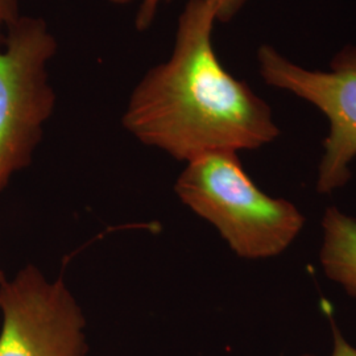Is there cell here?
I'll return each mask as SVG.
<instances>
[{"label": "cell", "instance_id": "obj_11", "mask_svg": "<svg viewBox=\"0 0 356 356\" xmlns=\"http://www.w3.org/2000/svg\"><path fill=\"white\" fill-rule=\"evenodd\" d=\"M4 280H6V276H4V275H3V272L0 270V284H1Z\"/></svg>", "mask_w": 356, "mask_h": 356}, {"label": "cell", "instance_id": "obj_6", "mask_svg": "<svg viewBox=\"0 0 356 356\" xmlns=\"http://www.w3.org/2000/svg\"><path fill=\"white\" fill-rule=\"evenodd\" d=\"M319 263L327 279L356 298V218L337 206L325 210Z\"/></svg>", "mask_w": 356, "mask_h": 356}, {"label": "cell", "instance_id": "obj_7", "mask_svg": "<svg viewBox=\"0 0 356 356\" xmlns=\"http://www.w3.org/2000/svg\"><path fill=\"white\" fill-rule=\"evenodd\" d=\"M114 4H127L134 0H108ZM161 0H139V10H138V15H136V28L139 31H145L148 29L156 17L157 13V8Z\"/></svg>", "mask_w": 356, "mask_h": 356}, {"label": "cell", "instance_id": "obj_3", "mask_svg": "<svg viewBox=\"0 0 356 356\" xmlns=\"http://www.w3.org/2000/svg\"><path fill=\"white\" fill-rule=\"evenodd\" d=\"M57 40L42 17L20 16L0 45V191L32 163L54 106L48 64Z\"/></svg>", "mask_w": 356, "mask_h": 356}, {"label": "cell", "instance_id": "obj_2", "mask_svg": "<svg viewBox=\"0 0 356 356\" xmlns=\"http://www.w3.org/2000/svg\"><path fill=\"white\" fill-rule=\"evenodd\" d=\"M175 191L182 204L216 227L234 254L247 260L285 252L305 227L302 211L261 191L238 153H207L186 163Z\"/></svg>", "mask_w": 356, "mask_h": 356}, {"label": "cell", "instance_id": "obj_10", "mask_svg": "<svg viewBox=\"0 0 356 356\" xmlns=\"http://www.w3.org/2000/svg\"><path fill=\"white\" fill-rule=\"evenodd\" d=\"M331 318V317H330ZM331 334H332V350H331V356H356V347L350 343L337 326L335 321L330 319ZM300 356H316L312 354H302Z\"/></svg>", "mask_w": 356, "mask_h": 356}, {"label": "cell", "instance_id": "obj_9", "mask_svg": "<svg viewBox=\"0 0 356 356\" xmlns=\"http://www.w3.org/2000/svg\"><path fill=\"white\" fill-rule=\"evenodd\" d=\"M22 16L19 0H0V45L8 28Z\"/></svg>", "mask_w": 356, "mask_h": 356}, {"label": "cell", "instance_id": "obj_1", "mask_svg": "<svg viewBox=\"0 0 356 356\" xmlns=\"http://www.w3.org/2000/svg\"><path fill=\"white\" fill-rule=\"evenodd\" d=\"M216 23L207 0L185 4L170 57L143 76L122 119L132 136L178 161L254 151L280 135L270 106L216 57Z\"/></svg>", "mask_w": 356, "mask_h": 356}, {"label": "cell", "instance_id": "obj_4", "mask_svg": "<svg viewBox=\"0 0 356 356\" xmlns=\"http://www.w3.org/2000/svg\"><path fill=\"white\" fill-rule=\"evenodd\" d=\"M257 65L268 86L304 99L327 118L316 191L332 194L342 189L351 179L356 159V45L335 53L329 70L296 64L268 44L259 48Z\"/></svg>", "mask_w": 356, "mask_h": 356}, {"label": "cell", "instance_id": "obj_8", "mask_svg": "<svg viewBox=\"0 0 356 356\" xmlns=\"http://www.w3.org/2000/svg\"><path fill=\"white\" fill-rule=\"evenodd\" d=\"M216 13V22L229 23L250 0H207Z\"/></svg>", "mask_w": 356, "mask_h": 356}, {"label": "cell", "instance_id": "obj_5", "mask_svg": "<svg viewBox=\"0 0 356 356\" xmlns=\"http://www.w3.org/2000/svg\"><path fill=\"white\" fill-rule=\"evenodd\" d=\"M0 356H86V318L61 277L28 264L0 284Z\"/></svg>", "mask_w": 356, "mask_h": 356}]
</instances>
